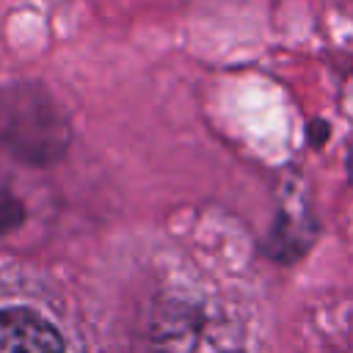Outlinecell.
<instances>
[{
    "label": "cell",
    "mask_w": 353,
    "mask_h": 353,
    "mask_svg": "<svg viewBox=\"0 0 353 353\" xmlns=\"http://www.w3.org/2000/svg\"><path fill=\"white\" fill-rule=\"evenodd\" d=\"M69 146V121L55 99L36 83L0 88V152L44 165Z\"/></svg>",
    "instance_id": "1"
},
{
    "label": "cell",
    "mask_w": 353,
    "mask_h": 353,
    "mask_svg": "<svg viewBox=\"0 0 353 353\" xmlns=\"http://www.w3.org/2000/svg\"><path fill=\"white\" fill-rule=\"evenodd\" d=\"M0 353H66L58 328L25 306L0 309Z\"/></svg>",
    "instance_id": "2"
},
{
    "label": "cell",
    "mask_w": 353,
    "mask_h": 353,
    "mask_svg": "<svg viewBox=\"0 0 353 353\" xmlns=\"http://www.w3.org/2000/svg\"><path fill=\"white\" fill-rule=\"evenodd\" d=\"M22 221H25L22 201H19L11 190L0 188V234H6V232H11V229H17Z\"/></svg>",
    "instance_id": "3"
}]
</instances>
